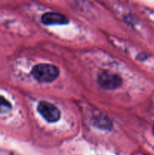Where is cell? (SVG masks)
Returning a JSON list of instances; mask_svg holds the SVG:
<instances>
[{
  "label": "cell",
  "mask_w": 154,
  "mask_h": 155,
  "mask_svg": "<svg viewBox=\"0 0 154 155\" xmlns=\"http://www.w3.org/2000/svg\"><path fill=\"white\" fill-rule=\"evenodd\" d=\"M37 110L48 123H56L60 118V111L59 109L48 101H40L37 106Z\"/></svg>",
  "instance_id": "3957f363"
},
{
  "label": "cell",
  "mask_w": 154,
  "mask_h": 155,
  "mask_svg": "<svg viewBox=\"0 0 154 155\" xmlns=\"http://www.w3.org/2000/svg\"><path fill=\"white\" fill-rule=\"evenodd\" d=\"M12 105L5 97L0 95V114H6L11 110Z\"/></svg>",
  "instance_id": "8992f818"
},
{
  "label": "cell",
  "mask_w": 154,
  "mask_h": 155,
  "mask_svg": "<svg viewBox=\"0 0 154 155\" xmlns=\"http://www.w3.org/2000/svg\"><path fill=\"white\" fill-rule=\"evenodd\" d=\"M98 83L103 89L112 90L119 88L122 85V80L118 74L110 71H102L98 74Z\"/></svg>",
  "instance_id": "7a4b0ae2"
},
{
  "label": "cell",
  "mask_w": 154,
  "mask_h": 155,
  "mask_svg": "<svg viewBox=\"0 0 154 155\" xmlns=\"http://www.w3.org/2000/svg\"><path fill=\"white\" fill-rule=\"evenodd\" d=\"M152 133H153L154 135V125H153V127H152Z\"/></svg>",
  "instance_id": "52a82bcc"
},
{
  "label": "cell",
  "mask_w": 154,
  "mask_h": 155,
  "mask_svg": "<svg viewBox=\"0 0 154 155\" xmlns=\"http://www.w3.org/2000/svg\"><path fill=\"white\" fill-rule=\"evenodd\" d=\"M59 74L58 68L50 64H39L31 71L33 78L39 83H51L57 78Z\"/></svg>",
  "instance_id": "6da1fadb"
},
{
  "label": "cell",
  "mask_w": 154,
  "mask_h": 155,
  "mask_svg": "<svg viewBox=\"0 0 154 155\" xmlns=\"http://www.w3.org/2000/svg\"><path fill=\"white\" fill-rule=\"evenodd\" d=\"M41 21L45 25H63L69 23V19L60 13L47 12L42 15Z\"/></svg>",
  "instance_id": "277c9868"
},
{
  "label": "cell",
  "mask_w": 154,
  "mask_h": 155,
  "mask_svg": "<svg viewBox=\"0 0 154 155\" xmlns=\"http://www.w3.org/2000/svg\"><path fill=\"white\" fill-rule=\"evenodd\" d=\"M94 124L98 128L103 130H110L111 129V122L107 117L104 116H100L99 117H95L94 120Z\"/></svg>",
  "instance_id": "5b68a950"
}]
</instances>
